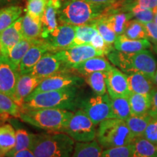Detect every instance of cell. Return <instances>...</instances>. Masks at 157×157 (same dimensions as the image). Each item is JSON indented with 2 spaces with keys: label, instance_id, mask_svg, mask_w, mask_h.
Masks as SVG:
<instances>
[{
  "label": "cell",
  "instance_id": "1",
  "mask_svg": "<svg viewBox=\"0 0 157 157\" xmlns=\"http://www.w3.org/2000/svg\"><path fill=\"white\" fill-rule=\"evenodd\" d=\"M80 87L42 92L29 95L25 98L21 110L36 109H59L76 111L79 109L84 98L82 97Z\"/></svg>",
  "mask_w": 157,
  "mask_h": 157
},
{
  "label": "cell",
  "instance_id": "2",
  "mask_svg": "<svg viewBox=\"0 0 157 157\" xmlns=\"http://www.w3.org/2000/svg\"><path fill=\"white\" fill-rule=\"evenodd\" d=\"M107 7L87 0H66L58 10V20L61 23L72 25L93 24L101 17Z\"/></svg>",
  "mask_w": 157,
  "mask_h": 157
},
{
  "label": "cell",
  "instance_id": "3",
  "mask_svg": "<svg viewBox=\"0 0 157 157\" xmlns=\"http://www.w3.org/2000/svg\"><path fill=\"white\" fill-rule=\"evenodd\" d=\"M107 56L111 63L127 74L140 72L153 79L156 72L157 62L154 55L148 50L127 53L114 49Z\"/></svg>",
  "mask_w": 157,
  "mask_h": 157
},
{
  "label": "cell",
  "instance_id": "4",
  "mask_svg": "<svg viewBox=\"0 0 157 157\" xmlns=\"http://www.w3.org/2000/svg\"><path fill=\"white\" fill-rule=\"evenodd\" d=\"M75 140L65 132L34 135L30 150L36 157H71Z\"/></svg>",
  "mask_w": 157,
  "mask_h": 157
},
{
  "label": "cell",
  "instance_id": "5",
  "mask_svg": "<svg viewBox=\"0 0 157 157\" xmlns=\"http://www.w3.org/2000/svg\"><path fill=\"white\" fill-rule=\"evenodd\" d=\"M73 113V111L68 110L49 108L21 110L20 119L24 122L45 130L63 132Z\"/></svg>",
  "mask_w": 157,
  "mask_h": 157
},
{
  "label": "cell",
  "instance_id": "6",
  "mask_svg": "<svg viewBox=\"0 0 157 157\" xmlns=\"http://www.w3.org/2000/svg\"><path fill=\"white\" fill-rule=\"evenodd\" d=\"M97 141L104 149L130 145L135 137L124 120L108 119L98 124Z\"/></svg>",
  "mask_w": 157,
  "mask_h": 157
},
{
  "label": "cell",
  "instance_id": "7",
  "mask_svg": "<svg viewBox=\"0 0 157 157\" xmlns=\"http://www.w3.org/2000/svg\"><path fill=\"white\" fill-rule=\"evenodd\" d=\"M63 132L66 133L76 142H90L97 137L96 125L82 109L74 111Z\"/></svg>",
  "mask_w": 157,
  "mask_h": 157
},
{
  "label": "cell",
  "instance_id": "8",
  "mask_svg": "<svg viewBox=\"0 0 157 157\" xmlns=\"http://www.w3.org/2000/svg\"><path fill=\"white\" fill-rule=\"evenodd\" d=\"M97 125L108 119H113L111 98L109 94L84 98L80 109Z\"/></svg>",
  "mask_w": 157,
  "mask_h": 157
},
{
  "label": "cell",
  "instance_id": "9",
  "mask_svg": "<svg viewBox=\"0 0 157 157\" xmlns=\"http://www.w3.org/2000/svg\"><path fill=\"white\" fill-rule=\"evenodd\" d=\"M71 70H62L44 78L34 91L30 95L42 93L65 89L71 87H81L85 83V79L77 74L69 71Z\"/></svg>",
  "mask_w": 157,
  "mask_h": 157
},
{
  "label": "cell",
  "instance_id": "10",
  "mask_svg": "<svg viewBox=\"0 0 157 157\" xmlns=\"http://www.w3.org/2000/svg\"><path fill=\"white\" fill-rule=\"evenodd\" d=\"M56 53L61 60L66 70H71L72 66L90 58L104 56L103 52L96 50L90 44L74 46L66 50L58 51Z\"/></svg>",
  "mask_w": 157,
  "mask_h": 157
},
{
  "label": "cell",
  "instance_id": "11",
  "mask_svg": "<svg viewBox=\"0 0 157 157\" xmlns=\"http://www.w3.org/2000/svg\"><path fill=\"white\" fill-rule=\"evenodd\" d=\"M76 35L75 25L61 23L48 38L44 39L52 52L66 50L71 47Z\"/></svg>",
  "mask_w": 157,
  "mask_h": 157
},
{
  "label": "cell",
  "instance_id": "12",
  "mask_svg": "<svg viewBox=\"0 0 157 157\" xmlns=\"http://www.w3.org/2000/svg\"><path fill=\"white\" fill-rule=\"evenodd\" d=\"M105 82L110 98H128L130 95L127 75L119 68L113 67L106 71Z\"/></svg>",
  "mask_w": 157,
  "mask_h": 157
},
{
  "label": "cell",
  "instance_id": "13",
  "mask_svg": "<svg viewBox=\"0 0 157 157\" xmlns=\"http://www.w3.org/2000/svg\"><path fill=\"white\" fill-rule=\"evenodd\" d=\"M20 74L7 57L0 55V93L13 98Z\"/></svg>",
  "mask_w": 157,
  "mask_h": 157
},
{
  "label": "cell",
  "instance_id": "14",
  "mask_svg": "<svg viewBox=\"0 0 157 157\" xmlns=\"http://www.w3.org/2000/svg\"><path fill=\"white\" fill-rule=\"evenodd\" d=\"M62 70L66 69L56 52H48L41 58L29 74L36 78L44 79Z\"/></svg>",
  "mask_w": 157,
  "mask_h": 157
},
{
  "label": "cell",
  "instance_id": "15",
  "mask_svg": "<svg viewBox=\"0 0 157 157\" xmlns=\"http://www.w3.org/2000/svg\"><path fill=\"white\" fill-rule=\"evenodd\" d=\"M23 39L22 34V17L0 32V52L7 57L11 49Z\"/></svg>",
  "mask_w": 157,
  "mask_h": 157
},
{
  "label": "cell",
  "instance_id": "16",
  "mask_svg": "<svg viewBox=\"0 0 157 157\" xmlns=\"http://www.w3.org/2000/svg\"><path fill=\"white\" fill-rule=\"evenodd\" d=\"M51 52L50 47L44 39H39L36 44L33 45L23 57L18 67L21 75L29 74L36 64L45 53Z\"/></svg>",
  "mask_w": 157,
  "mask_h": 157
},
{
  "label": "cell",
  "instance_id": "17",
  "mask_svg": "<svg viewBox=\"0 0 157 157\" xmlns=\"http://www.w3.org/2000/svg\"><path fill=\"white\" fill-rule=\"evenodd\" d=\"M43 79L36 78L30 74H20L13 99L20 107L22 106L25 98H28Z\"/></svg>",
  "mask_w": 157,
  "mask_h": 157
},
{
  "label": "cell",
  "instance_id": "18",
  "mask_svg": "<svg viewBox=\"0 0 157 157\" xmlns=\"http://www.w3.org/2000/svg\"><path fill=\"white\" fill-rule=\"evenodd\" d=\"M113 66L103 56L94 57L88 60L72 66L71 70L74 71L82 76H86L89 74L98 71H108L111 70Z\"/></svg>",
  "mask_w": 157,
  "mask_h": 157
},
{
  "label": "cell",
  "instance_id": "19",
  "mask_svg": "<svg viewBox=\"0 0 157 157\" xmlns=\"http://www.w3.org/2000/svg\"><path fill=\"white\" fill-rule=\"evenodd\" d=\"M127 75L131 93L150 95L154 87L151 78L140 72H132Z\"/></svg>",
  "mask_w": 157,
  "mask_h": 157
},
{
  "label": "cell",
  "instance_id": "20",
  "mask_svg": "<svg viewBox=\"0 0 157 157\" xmlns=\"http://www.w3.org/2000/svg\"><path fill=\"white\" fill-rule=\"evenodd\" d=\"M114 48L118 51L127 53H135L151 48V44L148 39H132L124 34L119 35L114 42Z\"/></svg>",
  "mask_w": 157,
  "mask_h": 157
},
{
  "label": "cell",
  "instance_id": "21",
  "mask_svg": "<svg viewBox=\"0 0 157 157\" xmlns=\"http://www.w3.org/2000/svg\"><path fill=\"white\" fill-rule=\"evenodd\" d=\"M58 9L55 7L51 0H48L42 17V33L41 39H45L48 38L58 26Z\"/></svg>",
  "mask_w": 157,
  "mask_h": 157
},
{
  "label": "cell",
  "instance_id": "22",
  "mask_svg": "<svg viewBox=\"0 0 157 157\" xmlns=\"http://www.w3.org/2000/svg\"><path fill=\"white\" fill-rule=\"evenodd\" d=\"M39 39H27L23 38L22 40L15 45L11 50L10 51L8 56L7 58L9 59V60L14 66L15 68L18 71L19 65L21 63V60L24 56L28 52V50L30 49L33 45L36 44L39 42Z\"/></svg>",
  "mask_w": 157,
  "mask_h": 157
},
{
  "label": "cell",
  "instance_id": "23",
  "mask_svg": "<svg viewBox=\"0 0 157 157\" xmlns=\"http://www.w3.org/2000/svg\"><path fill=\"white\" fill-rule=\"evenodd\" d=\"M103 148L97 140L75 143L71 157H102Z\"/></svg>",
  "mask_w": 157,
  "mask_h": 157
},
{
  "label": "cell",
  "instance_id": "24",
  "mask_svg": "<svg viewBox=\"0 0 157 157\" xmlns=\"http://www.w3.org/2000/svg\"><path fill=\"white\" fill-rule=\"evenodd\" d=\"M21 109L11 97L0 93V121H5L10 117L20 118Z\"/></svg>",
  "mask_w": 157,
  "mask_h": 157
},
{
  "label": "cell",
  "instance_id": "25",
  "mask_svg": "<svg viewBox=\"0 0 157 157\" xmlns=\"http://www.w3.org/2000/svg\"><path fill=\"white\" fill-rule=\"evenodd\" d=\"M132 147V157H157L156 145L143 137L135 139Z\"/></svg>",
  "mask_w": 157,
  "mask_h": 157
},
{
  "label": "cell",
  "instance_id": "26",
  "mask_svg": "<svg viewBox=\"0 0 157 157\" xmlns=\"http://www.w3.org/2000/svg\"><path fill=\"white\" fill-rule=\"evenodd\" d=\"M42 24L41 21L31 17L28 13L22 17V34L24 39H39L42 36Z\"/></svg>",
  "mask_w": 157,
  "mask_h": 157
},
{
  "label": "cell",
  "instance_id": "27",
  "mask_svg": "<svg viewBox=\"0 0 157 157\" xmlns=\"http://www.w3.org/2000/svg\"><path fill=\"white\" fill-rule=\"evenodd\" d=\"M128 100L132 115L142 116L148 113L151 105L150 95L131 93Z\"/></svg>",
  "mask_w": 157,
  "mask_h": 157
},
{
  "label": "cell",
  "instance_id": "28",
  "mask_svg": "<svg viewBox=\"0 0 157 157\" xmlns=\"http://www.w3.org/2000/svg\"><path fill=\"white\" fill-rule=\"evenodd\" d=\"M16 142V132L10 124L0 126V150L3 156L14 148Z\"/></svg>",
  "mask_w": 157,
  "mask_h": 157
},
{
  "label": "cell",
  "instance_id": "29",
  "mask_svg": "<svg viewBox=\"0 0 157 157\" xmlns=\"http://www.w3.org/2000/svg\"><path fill=\"white\" fill-rule=\"evenodd\" d=\"M151 117L148 113L142 116L131 115L128 119L125 120L127 127H129L135 139L143 137Z\"/></svg>",
  "mask_w": 157,
  "mask_h": 157
},
{
  "label": "cell",
  "instance_id": "30",
  "mask_svg": "<svg viewBox=\"0 0 157 157\" xmlns=\"http://www.w3.org/2000/svg\"><path fill=\"white\" fill-rule=\"evenodd\" d=\"M75 29V38H74L71 47L90 44L94 36L98 32L94 23L93 24L76 25Z\"/></svg>",
  "mask_w": 157,
  "mask_h": 157
},
{
  "label": "cell",
  "instance_id": "31",
  "mask_svg": "<svg viewBox=\"0 0 157 157\" xmlns=\"http://www.w3.org/2000/svg\"><path fill=\"white\" fill-rule=\"evenodd\" d=\"M113 119L126 120L132 115L128 98H110Z\"/></svg>",
  "mask_w": 157,
  "mask_h": 157
},
{
  "label": "cell",
  "instance_id": "32",
  "mask_svg": "<svg viewBox=\"0 0 157 157\" xmlns=\"http://www.w3.org/2000/svg\"><path fill=\"white\" fill-rule=\"evenodd\" d=\"M86 83L95 93V95H105L106 94L107 87L105 77L106 71L94 72L84 76Z\"/></svg>",
  "mask_w": 157,
  "mask_h": 157
},
{
  "label": "cell",
  "instance_id": "33",
  "mask_svg": "<svg viewBox=\"0 0 157 157\" xmlns=\"http://www.w3.org/2000/svg\"><path fill=\"white\" fill-rule=\"evenodd\" d=\"M23 8L19 6H9L0 10V32L21 17Z\"/></svg>",
  "mask_w": 157,
  "mask_h": 157
},
{
  "label": "cell",
  "instance_id": "34",
  "mask_svg": "<svg viewBox=\"0 0 157 157\" xmlns=\"http://www.w3.org/2000/svg\"><path fill=\"white\" fill-rule=\"evenodd\" d=\"M34 134H31L25 129H17L15 146L13 150L5 155V156L12 157L17 151L25 150V149H30L33 140H34Z\"/></svg>",
  "mask_w": 157,
  "mask_h": 157
},
{
  "label": "cell",
  "instance_id": "35",
  "mask_svg": "<svg viewBox=\"0 0 157 157\" xmlns=\"http://www.w3.org/2000/svg\"><path fill=\"white\" fill-rule=\"evenodd\" d=\"M124 34L132 39H148L145 24L136 19H131L127 22Z\"/></svg>",
  "mask_w": 157,
  "mask_h": 157
},
{
  "label": "cell",
  "instance_id": "36",
  "mask_svg": "<svg viewBox=\"0 0 157 157\" xmlns=\"http://www.w3.org/2000/svg\"><path fill=\"white\" fill-rule=\"evenodd\" d=\"M94 24L95 25L98 33L101 35V36L103 37L105 42L111 44L114 43L118 36L117 34L110 27L107 21L102 15L99 19L94 23Z\"/></svg>",
  "mask_w": 157,
  "mask_h": 157
},
{
  "label": "cell",
  "instance_id": "37",
  "mask_svg": "<svg viewBox=\"0 0 157 157\" xmlns=\"http://www.w3.org/2000/svg\"><path fill=\"white\" fill-rule=\"evenodd\" d=\"M48 0H28L26 5V13L33 18L42 22Z\"/></svg>",
  "mask_w": 157,
  "mask_h": 157
},
{
  "label": "cell",
  "instance_id": "38",
  "mask_svg": "<svg viewBox=\"0 0 157 157\" xmlns=\"http://www.w3.org/2000/svg\"><path fill=\"white\" fill-rule=\"evenodd\" d=\"M132 144L103 150L102 157H132Z\"/></svg>",
  "mask_w": 157,
  "mask_h": 157
},
{
  "label": "cell",
  "instance_id": "39",
  "mask_svg": "<svg viewBox=\"0 0 157 157\" xmlns=\"http://www.w3.org/2000/svg\"><path fill=\"white\" fill-rule=\"evenodd\" d=\"M90 44H91L96 50L103 52L104 56L105 55L107 56L109 52H111V51L115 49L114 47L112 46V44H109V43L105 42L103 37L101 36V35L98 32L94 36Z\"/></svg>",
  "mask_w": 157,
  "mask_h": 157
},
{
  "label": "cell",
  "instance_id": "40",
  "mask_svg": "<svg viewBox=\"0 0 157 157\" xmlns=\"http://www.w3.org/2000/svg\"><path fill=\"white\" fill-rule=\"evenodd\" d=\"M143 137L157 146V116L151 117Z\"/></svg>",
  "mask_w": 157,
  "mask_h": 157
},
{
  "label": "cell",
  "instance_id": "41",
  "mask_svg": "<svg viewBox=\"0 0 157 157\" xmlns=\"http://www.w3.org/2000/svg\"><path fill=\"white\" fill-rule=\"evenodd\" d=\"M129 5H137L141 8L154 10L157 7V0H126Z\"/></svg>",
  "mask_w": 157,
  "mask_h": 157
},
{
  "label": "cell",
  "instance_id": "42",
  "mask_svg": "<svg viewBox=\"0 0 157 157\" xmlns=\"http://www.w3.org/2000/svg\"><path fill=\"white\" fill-rule=\"evenodd\" d=\"M151 105L148 111V114L151 117L157 116V87H154L150 94Z\"/></svg>",
  "mask_w": 157,
  "mask_h": 157
},
{
  "label": "cell",
  "instance_id": "43",
  "mask_svg": "<svg viewBox=\"0 0 157 157\" xmlns=\"http://www.w3.org/2000/svg\"><path fill=\"white\" fill-rule=\"evenodd\" d=\"M145 26L147 31L148 38L153 43L157 42V24L151 21V22L146 23Z\"/></svg>",
  "mask_w": 157,
  "mask_h": 157
},
{
  "label": "cell",
  "instance_id": "44",
  "mask_svg": "<svg viewBox=\"0 0 157 157\" xmlns=\"http://www.w3.org/2000/svg\"><path fill=\"white\" fill-rule=\"evenodd\" d=\"M87 1L97 4V5L105 6V7H108L109 6L113 5V4L118 2L121 1V0H87Z\"/></svg>",
  "mask_w": 157,
  "mask_h": 157
},
{
  "label": "cell",
  "instance_id": "45",
  "mask_svg": "<svg viewBox=\"0 0 157 157\" xmlns=\"http://www.w3.org/2000/svg\"><path fill=\"white\" fill-rule=\"evenodd\" d=\"M12 157H36L30 149H25V150L20 151L15 153Z\"/></svg>",
  "mask_w": 157,
  "mask_h": 157
},
{
  "label": "cell",
  "instance_id": "46",
  "mask_svg": "<svg viewBox=\"0 0 157 157\" xmlns=\"http://www.w3.org/2000/svg\"><path fill=\"white\" fill-rule=\"evenodd\" d=\"M65 1H66V0H51V2L53 4L55 7H56L58 10L61 7L62 4Z\"/></svg>",
  "mask_w": 157,
  "mask_h": 157
},
{
  "label": "cell",
  "instance_id": "47",
  "mask_svg": "<svg viewBox=\"0 0 157 157\" xmlns=\"http://www.w3.org/2000/svg\"><path fill=\"white\" fill-rule=\"evenodd\" d=\"M154 22L157 24V7L154 9Z\"/></svg>",
  "mask_w": 157,
  "mask_h": 157
},
{
  "label": "cell",
  "instance_id": "48",
  "mask_svg": "<svg viewBox=\"0 0 157 157\" xmlns=\"http://www.w3.org/2000/svg\"><path fill=\"white\" fill-rule=\"evenodd\" d=\"M153 82H154V85H156L157 87V71H156V74H155L154 78H153Z\"/></svg>",
  "mask_w": 157,
  "mask_h": 157
},
{
  "label": "cell",
  "instance_id": "49",
  "mask_svg": "<svg viewBox=\"0 0 157 157\" xmlns=\"http://www.w3.org/2000/svg\"><path fill=\"white\" fill-rule=\"evenodd\" d=\"M153 49H154V52L157 54V42H154V46H153Z\"/></svg>",
  "mask_w": 157,
  "mask_h": 157
},
{
  "label": "cell",
  "instance_id": "50",
  "mask_svg": "<svg viewBox=\"0 0 157 157\" xmlns=\"http://www.w3.org/2000/svg\"><path fill=\"white\" fill-rule=\"evenodd\" d=\"M15 0H0V2L3 3H9V2H14Z\"/></svg>",
  "mask_w": 157,
  "mask_h": 157
},
{
  "label": "cell",
  "instance_id": "51",
  "mask_svg": "<svg viewBox=\"0 0 157 157\" xmlns=\"http://www.w3.org/2000/svg\"><path fill=\"white\" fill-rule=\"evenodd\" d=\"M2 156H3V154H2V153L1 150H0V157H2Z\"/></svg>",
  "mask_w": 157,
  "mask_h": 157
},
{
  "label": "cell",
  "instance_id": "52",
  "mask_svg": "<svg viewBox=\"0 0 157 157\" xmlns=\"http://www.w3.org/2000/svg\"><path fill=\"white\" fill-rule=\"evenodd\" d=\"M0 55H1V52H0Z\"/></svg>",
  "mask_w": 157,
  "mask_h": 157
},
{
  "label": "cell",
  "instance_id": "53",
  "mask_svg": "<svg viewBox=\"0 0 157 157\" xmlns=\"http://www.w3.org/2000/svg\"><path fill=\"white\" fill-rule=\"evenodd\" d=\"M156 71H157V70H156Z\"/></svg>",
  "mask_w": 157,
  "mask_h": 157
}]
</instances>
